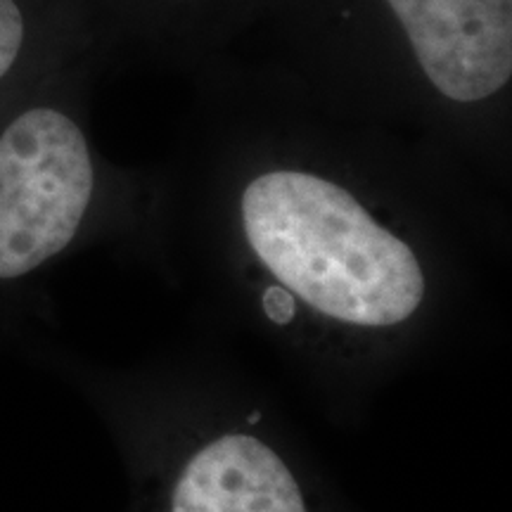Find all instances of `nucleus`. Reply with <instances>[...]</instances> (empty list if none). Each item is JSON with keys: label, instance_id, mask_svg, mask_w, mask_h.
I'll list each match as a JSON object with an SVG mask.
<instances>
[{"label": "nucleus", "instance_id": "4", "mask_svg": "<svg viewBox=\"0 0 512 512\" xmlns=\"http://www.w3.org/2000/svg\"><path fill=\"white\" fill-rule=\"evenodd\" d=\"M171 512H306V505L275 451L247 434H226L185 465Z\"/></svg>", "mask_w": 512, "mask_h": 512}, {"label": "nucleus", "instance_id": "7", "mask_svg": "<svg viewBox=\"0 0 512 512\" xmlns=\"http://www.w3.org/2000/svg\"><path fill=\"white\" fill-rule=\"evenodd\" d=\"M57 3H60V5H62V8H64V10H67V0H57Z\"/></svg>", "mask_w": 512, "mask_h": 512}, {"label": "nucleus", "instance_id": "6", "mask_svg": "<svg viewBox=\"0 0 512 512\" xmlns=\"http://www.w3.org/2000/svg\"><path fill=\"white\" fill-rule=\"evenodd\" d=\"M264 306H266V313L275 320V323H287L294 313L292 294L287 290H275V287H271V290L266 292Z\"/></svg>", "mask_w": 512, "mask_h": 512}, {"label": "nucleus", "instance_id": "2", "mask_svg": "<svg viewBox=\"0 0 512 512\" xmlns=\"http://www.w3.org/2000/svg\"><path fill=\"white\" fill-rule=\"evenodd\" d=\"M86 133L67 107L31 100L0 119V283L62 254L95 197Z\"/></svg>", "mask_w": 512, "mask_h": 512}, {"label": "nucleus", "instance_id": "1", "mask_svg": "<svg viewBox=\"0 0 512 512\" xmlns=\"http://www.w3.org/2000/svg\"><path fill=\"white\" fill-rule=\"evenodd\" d=\"M240 211L261 264L325 316L389 328L411 318L425 297L413 249L328 178L304 171L256 176Z\"/></svg>", "mask_w": 512, "mask_h": 512}, {"label": "nucleus", "instance_id": "5", "mask_svg": "<svg viewBox=\"0 0 512 512\" xmlns=\"http://www.w3.org/2000/svg\"><path fill=\"white\" fill-rule=\"evenodd\" d=\"M72 27L57 0H0V98L48 64Z\"/></svg>", "mask_w": 512, "mask_h": 512}, {"label": "nucleus", "instance_id": "3", "mask_svg": "<svg viewBox=\"0 0 512 512\" xmlns=\"http://www.w3.org/2000/svg\"><path fill=\"white\" fill-rule=\"evenodd\" d=\"M444 98L479 102L512 76V0H384Z\"/></svg>", "mask_w": 512, "mask_h": 512}]
</instances>
